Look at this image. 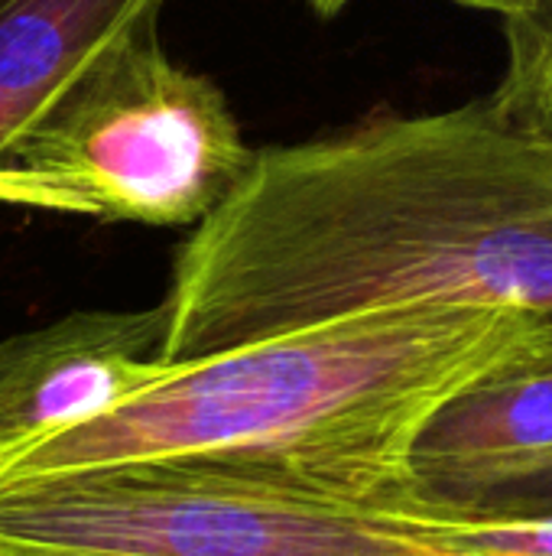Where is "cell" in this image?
<instances>
[{
    "instance_id": "cell-1",
    "label": "cell",
    "mask_w": 552,
    "mask_h": 556,
    "mask_svg": "<svg viewBox=\"0 0 552 556\" xmlns=\"http://www.w3.org/2000/svg\"><path fill=\"white\" fill-rule=\"evenodd\" d=\"M159 306L166 365L394 309L552 316V150L488 98L254 150Z\"/></svg>"
},
{
    "instance_id": "cell-2",
    "label": "cell",
    "mask_w": 552,
    "mask_h": 556,
    "mask_svg": "<svg viewBox=\"0 0 552 556\" xmlns=\"http://www.w3.org/2000/svg\"><path fill=\"white\" fill-rule=\"evenodd\" d=\"M540 316L420 306L172 362L114 410L0 443V482L137 463L277 472L361 502L416 495L413 450L462 391L527 358Z\"/></svg>"
},
{
    "instance_id": "cell-3",
    "label": "cell",
    "mask_w": 552,
    "mask_h": 556,
    "mask_svg": "<svg viewBox=\"0 0 552 556\" xmlns=\"http://www.w3.org/2000/svg\"><path fill=\"white\" fill-rule=\"evenodd\" d=\"M416 492L361 502L277 472L137 463L0 482V547L98 556H429Z\"/></svg>"
},
{
    "instance_id": "cell-4",
    "label": "cell",
    "mask_w": 552,
    "mask_h": 556,
    "mask_svg": "<svg viewBox=\"0 0 552 556\" xmlns=\"http://www.w3.org/2000/svg\"><path fill=\"white\" fill-rule=\"evenodd\" d=\"M254 163L224 91L176 65L159 26L91 65L10 150L20 169L85 215L185 228L205 222Z\"/></svg>"
},
{
    "instance_id": "cell-5",
    "label": "cell",
    "mask_w": 552,
    "mask_h": 556,
    "mask_svg": "<svg viewBox=\"0 0 552 556\" xmlns=\"http://www.w3.org/2000/svg\"><path fill=\"white\" fill-rule=\"evenodd\" d=\"M163 306L85 309L0 342V443L88 424L146 388L163 362Z\"/></svg>"
},
{
    "instance_id": "cell-6",
    "label": "cell",
    "mask_w": 552,
    "mask_h": 556,
    "mask_svg": "<svg viewBox=\"0 0 552 556\" xmlns=\"http://www.w3.org/2000/svg\"><path fill=\"white\" fill-rule=\"evenodd\" d=\"M166 0H0V169L13 143Z\"/></svg>"
},
{
    "instance_id": "cell-7",
    "label": "cell",
    "mask_w": 552,
    "mask_h": 556,
    "mask_svg": "<svg viewBox=\"0 0 552 556\" xmlns=\"http://www.w3.org/2000/svg\"><path fill=\"white\" fill-rule=\"evenodd\" d=\"M543 329V326H540ZM552 453V349L488 375L452 397L413 450L416 489L429 492L459 476Z\"/></svg>"
},
{
    "instance_id": "cell-8",
    "label": "cell",
    "mask_w": 552,
    "mask_h": 556,
    "mask_svg": "<svg viewBox=\"0 0 552 556\" xmlns=\"http://www.w3.org/2000/svg\"><path fill=\"white\" fill-rule=\"evenodd\" d=\"M504 46V75L488 104L508 127L552 150V0L508 16Z\"/></svg>"
},
{
    "instance_id": "cell-9",
    "label": "cell",
    "mask_w": 552,
    "mask_h": 556,
    "mask_svg": "<svg viewBox=\"0 0 552 556\" xmlns=\"http://www.w3.org/2000/svg\"><path fill=\"white\" fill-rule=\"evenodd\" d=\"M420 495L442 515L465 521L543 518L552 515V453L478 469Z\"/></svg>"
},
{
    "instance_id": "cell-10",
    "label": "cell",
    "mask_w": 552,
    "mask_h": 556,
    "mask_svg": "<svg viewBox=\"0 0 552 556\" xmlns=\"http://www.w3.org/2000/svg\"><path fill=\"white\" fill-rule=\"evenodd\" d=\"M433 521V547L442 554L475 556H552V515L465 521L439 508Z\"/></svg>"
},
{
    "instance_id": "cell-11",
    "label": "cell",
    "mask_w": 552,
    "mask_h": 556,
    "mask_svg": "<svg viewBox=\"0 0 552 556\" xmlns=\"http://www.w3.org/2000/svg\"><path fill=\"white\" fill-rule=\"evenodd\" d=\"M0 202L3 205H23V208H46V212H62V215H85L81 202L72 195L20 173V169H0Z\"/></svg>"
},
{
    "instance_id": "cell-12",
    "label": "cell",
    "mask_w": 552,
    "mask_h": 556,
    "mask_svg": "<svg viewBox=\"0 0 552 556\" xmlns=\"http://www.w3.org/2000/svg\"><path fill=\"white\" fill-rule=\"evenodd\" d=\"M452 3L475 7V10H491V13H501L504 20L508 16H521V13L537 7V0H452Z\"/></svg>"
},
{
    "instance_id": "cell-13",
    "label": "cell",
    "mask_w": 552,
    "mask_h": 556,
    "mask_svg": "<svg viewBox=\"0 0 552 556\" xmlns=\"http://www.w3.org/2000/svg\"><path fill=\"white\" fill-rule=\"evenodd\" d=\"M309 3H312V10H316L319 16H335V13L345 10L348 0H309Z\"/></svg>"
},
{
    "instance_id": "cell-14",
    "label": "cell",
    "mask_w": 552,
    "mask_h": 556,
    "mask_svg": "<svg viewBox=\"0 0 552 556\" xmlns=\"http://www.w3.org/2000/svg\"><path fill=\"white\" fill-rule=\"evenodd\" d=\"M0 556H98V554H49V551H16V547H0Z\"/></svg>"
},
{
    "instance_id": "cell-15",
    "label": "cell",
    "mask_w": 552,
    "mask_h": 556,
    "mask_svg": "<svg viewBox=\"0 0 552 556\" xmlns=\"http://www.w3.org/2000/svg\"><path fill=\"white\" fill-rule=\"evenodd\" d=\"M540 326H543V342L552 349V316H540Z\"/></svg>"
}]
</instances>
